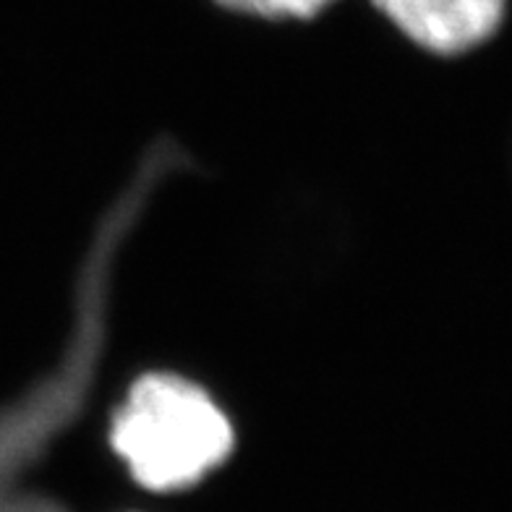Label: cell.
Returning <instances> with one entry per match:
<instances>
[{"label": "cell", "mask_w": 512, "mask_h": 512, "mask_svg": "<svg viewBox=\"0 0 512 512\" xmlns=\"http://www.w3.org/2000/svg\"><path fill=\"white\" fill-rule=\"evenodd\" d=\"M110 442L136 484L181 492L220 468L236 437L223 408L199 384L176 374H149L128 390Z\"/></svg>", "instance_id": "6da1fadb"}, {"label": "cell", "mask_w": 512, "mask_h": 512, "mask_svg": "<svg viewBox=\"0 0 512 512\" xmlns=\"http://www.w3.org/2000/svg\"><path fill=\"white\" fill-rule=\"evenodd\" d=\"M220 6L238 14L262 19H311L335 0H217Z\"/></svg>", "instance_id": "3957f363"}, {"label": "cell", "mask_w": 512, "mask_h": 512, "mask_svg": "<svg viewBox=\"0 0 512 512\" xmlns=\"http://www.w3.org/2000/svg\"><path fill=\"white\" fill-rule=\"evenodd\" d=\"M418 48L460 55L492 40L507 0H371Z\"/></svg>", "instance_id": "7a4b0ae2"}, {"label": "cell", "mask_w": 512, "mask_h": 512, "mask_svg": "<svg viewBox=\"0 0 512 512\" xmlns=\"http://www.w3.org/2000/svg\"><path fill=\"white\" fill-rule=\"evenodd\" d=\"M0 512H63L61 507L37 494H24L19 489H0Z\"/></svg>", "instance_id": "277c9868"}]
</instances>
